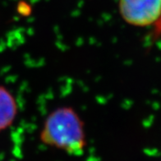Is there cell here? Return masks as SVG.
<instances>
[{
  "mask_svg": "<svg viewBox=\"0 0 161 161\" xmlns=\"http://www.w3.org/2000/svg\"><path fill=\"white\" fill-rule=\"evenodd\" d=\"M18 107L13 93L0 85V131L10 127L16 120Z\"/></svg>",
  "mask_w": 161,
  "mask_h": 161,
  "instance_id": "3957f363",
  "label": "cell"
},
{
  "mask_svg": "<svg viewBox=\"0 0 161 161\" xmlns=\"http://www.w3.org/2000/svg\"><path fill=\"white\" fill-rule=\"evenodd\" d=\"M119 11L128 25L146 27L161 17V0H119Z\"/></svg>",
  "mask_w": 161,
  "mask_h": 161,
  "instance_id": "7a4b0ae2",
  "label": "cell"
},
{
  "mask_svg": "<svg viewBox=\"0 0 161 161\" xmlns=\"http://www.w3.org/2000/svg\"><path fill=\"white\" fill-rule=\"evenodd\" d=\"M42 143L71 155H82L86 146L84 123L74 108L62 106L49 113L40 130Z\"/></svg>",
  "mask_w": 161,
  "mask_h": 161,
  "instance_id": "6da1fadb",
  "label": "cell"
}]
</instances>
